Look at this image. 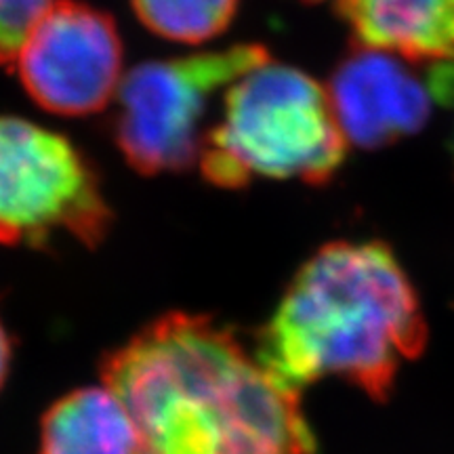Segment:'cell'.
<instances>
[{
    "mask_svg": "<svg viewBox=\"0 0 454 454\" xmlns=\"http://www.w3.org/2000/svg\"><path fill=\"white\" fill-rule=\"evenodd\" d=\"M411 66L402 57L366 47H356L337 66L326 90L349 145L379 150L427 124L434 93Z\"/></svg>",
    "mask_w": 454,
    "mask_h": 454,
    "instance_id": "7",
    "label": "cell"
},
{
    "mask_svg": "<svg viewBox=\"0 0 454 454\" xmlns=\"http://www.w3.org/2000/svg\"><path fill=\"white\" fill-rule=\"evenodd\" d=\"M305 3H322V0H305Z\"/></svg>",
    "mask_w": 454,
    "mask_h": 454,
    "instance_id": "13",
    "label": "cell"
},
{
    "mask_svg": "<svg viewBox=\"0 0 454 454\" xmlns=\"http://www.w3.org/2000/svg\"><path fill=\"white\" fill-rule=\"evenodd\" d=\"M147 30L175 43L200 44L230 27L240 0H130Z\"/></svg>",
    "mask_w": 454,
    "mask_h": 454,
    "instance_id": "10",
    "label": "cell"
},
{
    "mask_svg": "<svg viewBox=\"0 0 454 454\" xmlns=\"http://www.w3.org/2000/svg\"><path fill=\"white\" fill-rule=\"evenodd\" d=\"M356 47L414 66L454 59V0H337Z\"/></svg>",
    "mask_w": 454,
    "mask_h": 454,
    "instance_id": "8",
    "label": "cell"
},
{
    "mask_svg": "<svg viewBox=\"0 0 454 454\" xmlns=\"http://www.w3.org/2000/svg\"><path fill=\"white\" fill-rule=\"evenodd\" d=\"M38 454H137V431L110 387L76 389L51 406Z\"/></svg>",
    "mask_w": 454,
    "mask_h": 454,
    "instance_id": "9",
    "label": "cell"
},
{
    "mask_svg": "<svg viewBox=\"0 0 454 454\" xmlns=\"http://www.w3.org/2000/svg\"><path fill=\"white\" fill-rule=\"evenodd\" d=\"M112 219L93 164L70 139L0 116V242L43 248L70 236L98 247Z\"/></svg>",
    "mask_w": 454,
    "mask_h": 454,
    "instance_id": "5",
    "label": "cell"
},
{
    "mask_svg": "<svg viewBox=\"0 0 454 454\" xmlns=\"http://www.w3.org/2000/svg\"><path fill=\"white\" fill-rule=\"evenodd\" d=\"M27 95L57 116H90L121 89L122 41L112 15L78 0H55L17 55Z\"/></svg>",
    "mask_w": 454,
    "mask_h": 454,
    "instance_id": "6",
    "label": "cell"
},
{
    "mask_svg": "<svg viewBox=\"0 0 454 454\" xmlns=\"http://www.w3.org/2000/svg\"><path fill=\"white\" fill-rule=\"evenodd\" d=\"M55 0H0V67L13 64L21 44Z\"/></svg>",
    "mask_w": 454,
    "mask_h": 454,
    "instance_id": "11",
    "label": "cell"
},
{
    "mask_svg": "<svg viewBox=\"0 0 454 454\" xmlns=\"http://www.w3.org/2000/svg\"><path fill=\"white\" fill-rule=\"evenodd\" d=\"M452 152H454V144H452Z\"/></svg>",
    "mask_w": 454,
    "mask_h": 454,
    "instance_id": "14",
    "label": "cell"
},
{
    "mask_svg": "<svg viewBox=\"0 0 454 454\" xmlns=\"http://www.w3.org/2000/svg\"><path fill=\"white\" fill-rule=\"evenodd\" d=\"M348 150L328 90L270 57L227 89L223 118L204 135L200 168L223 190H240L254 177L325 185Z\"/></svg>",
    "mask_w": 454,
    "mask_h": 454,
    "instance_id": "3",
    "label": "cell"
},
{
    "mask_svg": "<svg viewBox=\"0 0 454 454\" xmlns=\"http://www.w3.org/2000/svg\"><path fill=\"white\" fill-rule=\"evenodd\" d=\"M101 381L127 408L137 454L316 452L301 394L208 317H158L106 357Z\"/></svg>",
    "mask_w": 454,
    "mask_h": 454,
    "instance_id": "1",
    "label": "cell"
},
{
    "mask_svg": "<svg viewBox=\"0 0 454 454\" xmlns=\"http://www.w3.org/2000/svg\"><path fill=\"white\" fill-rule=\"evenodd\" d=\"M11 364V339L7 328H4L3 320H0V385L4 383V377L9 372Z\"/></svg>",
    "mask_w": 454,
    "mask_h": 454,
    "instance_id": "12",
    "label": "cell"
},
{
    "mask_svg": "<svg viewBox=\"0 0 454 454\" xmlns=\"http://www.w3.org/2000/svg\"><path fill=\"white\" fill-rule=\"evenodd\" d=\"M427 340L411 278L385 242H331L305 261L261 328L254 356L286 389L340 377L385 400Z\"/></svg>",
    "mask_w": 454,
    "mask_h": 454,
    "instance_id": "2",
    "label": "cell"
},
{
    "mask_svg": "<svg viewBox=\"0 0 454 454\" xmlns=\"http://www.w3.org/2000/svg\"><path fill=\"white\" fill-rule=\"evenodd\" d=\"M270 57L268 49L248 43L133 67L118 89L112 121L114 141L129 167L141 175L194 167L211 99Z\"/></svg>",
    "mask_w": 454,
    "mask_h": 454,
    "instance_id": "4",
    "label": "cell"
}]
</instances>
